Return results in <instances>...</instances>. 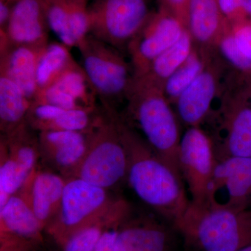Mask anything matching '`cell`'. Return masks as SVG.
Wrapping results in <instances>:
<instances>
[{
    "label": "cell",
    "mask_w": 251,
    "mask_h": 251,
    "mask_svg": "<svg viewBox=\"0 0 251 251\" xmlns=\"http://www.w3.org/2000/svg\"><path fill=\"white\" fill-rule=\"evenodd\" d=\"M127 111L153 151L176 173L181 135L176 115L163 85L147 75H134L127 95Z\"/></svg>",
    "instance_id": "2"
},
{
    "label": "cell",
    "mask_w": 251,
    "mask_h": 251,
    "mask_svg": "<svg viewBox=\"0 0 251 251\" xmlns=\"http://www.w3.org/2000/svg\"><path fill=\"white\" fill-rule=\"evenodd\" d=\"M117 229H105L94 251H114Z\"/></svg>",
    "instance_id": "32"
},
{
    "label": "cell",
    "mask_w": 251,
    "mask_h": 251,
    "mask_svg": "<svg viewBox=\"0 0 251 251\" xmlns=\"http://www.w3.org/2000/svg\"><path fill=\"white\" fill-rule=\"evenodd\" d=\"M221 58L229 64L236 72L243 75H251V62L239 49L232 33V27L221 36L216 46Z\"/></svg>",
    "instance_id": "25"
},
{
    "label": "cell",
    "mask_w": 251,
    "mask_h": 251,
    "mask_svg": "<svg viewBox=\"0 0 251 251\" xmlns=\"http://www.w3.org/2000/svg\"><path fill=\"white\" fill-rule=\"evenodd\" d=\"M103 188L76 177L66 182L58 211V219L50 232L60 244L80 229L100 223L108 203Z\"/></svg>",
    "instance_id": "8"
},
{
    "label": "cell",
    "mask_w": 251,
    "mask_h": 251,
    "mask_svg": "<svg viewBox=\"0 0 251 251\" xmlns=\"http://www.w3.org/2000/svg\"><path fill=\"white\" fill-rule=\"evenodd\" d=\"M194 48L192 37L186 29L179 40L158 56L143 75H148L163 85L167 79L187 59Z\"/></svg>",
    "instance_id": "21"
},
{
    "label": "cell",
    "mask_w": 251,
    "mask_h": 251,
    "mask_svg": "<svg viewBox=\"0 0 251 251\" xmlns=\"http://www.w3.org/2000/svg\"><path fill=\"white\" fill-rule=\"evenodd\" d=\"M89 0H44L51 31L69 49L89 34Z\"/></svg>",
    "instance_id": "14"
},
{
    "label": "cell",
    "mask_w": 251,
    "mask_h": 251,
    "mask_svg": "<svg viewBox=\"0 0 251 251\" xmlns=\"http://www.w3.org/2000/svg\"><path fill=\"white\" fill-rule=\"evenodd\" d=\"M171 247L170 231L149 219L130 221L117 229L114 251H170Z\"/></svg>",
    "instance_id": "17"
},
{
    "label": "cell",
    "mask_w": 251,
    "mask_h": 251,
    "mask_svg": "<svg viewBox=\"0 0 251 251\" xmlns=\"http://www.w3.org/2000/svg\"><path fill=\"white\" fill-rule=\"evenodd\" d=\"M65 184L60 176L50 173H39L33 180L27 202L43 227L59 211Z\"/></svg>",
    "instance_id": "18"
},
{
    "label": "cell",
    "mask_w": 251,
    "mask_h": 251,
    "mask_svg": "<svg viewBox=\"0 0 251 251\" xmlns=\"http://www.w3.org/2000/svg\"><path fill=\"white\" fill-rule=\"evenodd\" d=\"M98 223L77 231L62 244L63 251H94L105 229Z\"/></svg>",
    "instance_id": "27"
},
{
    "label": "cell",
    "mask_w": 251,
    "mask_h": 251,
    "mask_svg": "<svg viewBox=\"0 0 251 251\" xmlns=\"http://www.w3.org/2000/svg\"><path fill=\"white\" fill-rule=\"evenodd\" d=\"M178 158L180 172L187 185L190 204L209 205V187L216 164L210 137L201 126L188 127L181 135Z\"/></svg>",
    "instance_id": "9"
},
{
    "label": "cell",
    "mask_w": 251,
    "mask_h": 251,
    "mask_svg": "<svg viewBox=\"0 0 251 251\" xmlns=\"http://www.w3.org/2000/svg\"><path fill=\"white\" fill-rule=\"evenodd\" d=\"M186 29L179 18L166 10L151 15L127 49L134 75L145 74L151 62L179 40Z\"/></svg>",
    "instance_id": "11"
},
{
    "label": "cell",
    "mask_w": 251,
    "mask_h": 251,
    "mask_svg": "<svg viewBox=\"0 0 251 251\" xmlns=\"http://www.w3.org/2000/svg\"><path fill=\"white\" fill-rule=\"evenodd\" d=\"M75 62L69 49L62 43H51L44 48L38 61L36 82L38 91L45 89Z\"/></svg>",
    "instance_id": "23"
},
{
    "label": "cell",
    "mask_w": 251,
    "mask_h": 251,
    "mask_svg": "<svg viewBox=\"0 0 251 251\" xmlns=\"http://www.w3.org/2000/svg\"><path fill=\"white\" fill-rule=\"evenodd\" d=\"M242 11L244 21H251V0H243L242 4Z\"/></svg>",
    "instance_id": "33"
},
{
    "label": "cell",
    "mask_w": 251,
    "mask_h": 251,
    "mask_svg": "<svg viewBox=\"0 0 251 251\" xmlns=\"http://www.w3.org/2000/svg\"><path fill=\"white\" fill-rule=\"evenodd\" d=\"M21 87L4 75H0V123L7 135L24 125L31 105Z\"/></svg>",
    "instance_id": "20"
},
{
    "label": "cell",
    "mask_w": 251,
    "mask_h": 251,
    "mask_svg": "<svg viewBox=\"0 0 251 251\" xmlns=\"http://www.w3.org/2000/svg\"><path fill=\"white\" fill-rule=\"evenodd\" d=\"M248 208H249V209H251V198L250 200V202H249V207Z\"/></svg>",
    "instance_id": "36"
},
{
    "label": "cell",
    "mask_w": 251,
    "mask_h": 251,
    "mask_svg": "<svg viewBox=\"0 0 251 251\" xmlns=\"http://www.w3.org/2000/svg\"><path fill=\"white\" fill-rule=\"evenodd\" d=\"M216 112H211L216 133L210 138L216 161L251 157V100L242 74L225 79ZM207 118V119H208Z\"/></svg>",
    "instance_id": "4"
},
{
    "label": "cell",
    "mask_w": 251,
    "mask_h": 251,
    "mask_svg": "<svg viewBox=\"0 0 251 251\" xmlns=\"http://www.w3.org/2000/svg\"><path fill=\"white\" fill-rule=\"evenodd\" d=\"M49 29L44 0H14L6 31L0 34V47L46 46Z\"/></svg>",
    "instance_id": "13"
},
{
    "label": "cell",
    "mask_w": 251,
    "mask_h": 251,
    "mask_svg": "<svg viewBox=\"0 0 251 251\" xmlns=\"http://www.w3.org/2000/svg\"><path fill=\"white\" fill-rule=\"evenodd\" d=\"M11 1H14V0H11Z\"/></svg>",
    "instance_id": "37"
},
{
    "label": "cell",
    "mask_w": 251,
    "mask_h": 251,
    "mask_svg": "<svg viewBox=\"0 0 251 251\" xmlns=\"http://www.w3.org/2000/svg\"><path fill=\"white\" fill-rule=\"evenodd\" d=\"M237 251H251V245L242 248V249H239V250H238Z\"/></svg>",
    "instance_id": "35"
},
{
    "label": "cell",
    "mask_w": 251,
    "mask_h": 251,
    "mask_svg": "<svg viewBox=\"0 0 251 251\" xmlns=\"http://www.w3.org/2000/svg\"><path fill=\"white\" fill-rule=\"evenodd\" d=\"M232 27L220 9L218 0H190L186 28L195 46L204 50H212Z\"/></svg>",
    "instance_id": "15"
},
{
    "label": "cell",
    "mask_w": 251,
    "mask_h": 251,
    "mask_svg": "<svg viewBox=\"0 0 251 251\" xmlns=\"http://www.w3.org/2000/svg\"><path fill=\"white\" fill-rule=\"evenodd\" d=\"M93 108H77L64 110L62 115L54 120L46 130H71L87 132L92 128L90 113Z\"/></svg>",
    "instance_id": "26"
},
{
    "label": "cell",
    "mask_w": 251,
    "mask_h": 251,
    "mask_svg": "<svg viewBox=\"0 0 251 251\" xmlns=\"http://www.w3.org/2000/svg\"><path fill=\"white\" fill-rule=\"evenodd\" d=\"M244 79H245L246 87H247L248 94H249L251 100V75H248V76L244 75Z\"/></svg>",
    "instance_id": "34"
},
{
    "label": "cell",
    "mask_w": 251,
    "mask_h": 251,
    "mask_svg": "<svg viewBox=\"0 0 251 251\" xmlns=\"http://www.w3.org/2000/svg\"><path fill=\"white\" fill-rule=\"evenodd\" d=\"M108 120H98L88 132L85 156L77 166V177L104 189L112 187L127 177L128 155L113 110H105Z\"/></svg>",
    "instance_id": "6"
},
{
    "label": "cell",
    "mask_w": 251,
    "mask_h": 251,
    "mask_svg": "<svg viewBox=\"0 0 251 251\" xmlns=\"http://www.w3.org/2000/svg\"><path fill=\"white\" fill-rule=\"evenodd\" d=\"M211 50H204L195 46L189 57L163 83V92L168 101L175 103L205 67Z\"/></svg>",
    "instance_id": "22"
},
{
    "label": "cell",
    "mask_w": 251,
    "mask_h": 251,
    "mask_svg": "<svg viewBox=\"0 0 251 251\" xmlns=\"http://www.w3.org/2000/svg\"><path fill=\"white\" fill-rule=\"evenodd\" d=\"M1 234H11L25 239L40 237L42 225L29 202L22 198L13 196L0 208Z\"/></svg>",
    "instance_id": "19"
},
{
    "label": "cell",
    "mask_w": 251,
    "mask_h": 251,
    "mask_svg": "<svg viewBox=\"0 0 251 251\" xmlns=\"http://www.w3.org/2000/svg\"><path fill=\"white\" fill-rule=\"evenodd\" d=\"M161 9L179 18L186 27V14L190 0H160Z\"/></svg>",
    "instance_id": "31"
},
{
    "label": "cell",
    "mask_w": 251,
    "mask_h": 251,
    "mask_svg": "<svg viewBox=\"0 0 251 251\" xmlns=\"http://www.w3.org/2000/svg\"><path fill=\"white\" fill-rule=\"evenodd\" d=\"M0 167V208L25 183L31 172L10 155Z\"/></svg>",
    "instance_id": "24"
},
{
    "label": "cell",
    "mask_w": 251,
    "mask_h": 251,
    "mask_svg": "<svg viewBox=\"0 0 251 251\" xmlns=\"http://www.w3.org/2000/svg\"><path fill=\"white\" fill-rule=\"evenodd\" d=\"M77 49L82 68L96 96L106 110H115V103L126 99L134 71L124 52L88 34Z\"/></svg>",
    "instance_id": "5"
},
{
    "label": "cell",
    "mask_w": 251,
    "mask_h": 251,
    "mask_svg": "<svg viewBox=\"0 0 251 251\" xmlns=\"http://www.w3.org/2000/svg\"><path fill=\"white\" fill-rule=\"evenodd\" d=\"M89 132V131H88ZM88 133L85 139L63 144L54 148L47 149L53 155L54 161L62 168H72L77 166L87 150Z\"/></svg>",
    "instance_id": "28"
},
{
    "label": "cell",
    "mask_w": 251,
    "mask_h": 251,
    "mask_svg": "<svg viewBox=\"0 0 251 251\" xmlns=\"http://www.w3.org/2000/svg\"><path fill=\"white\" fill-rule=\"evenodd\" d=\"M89 34L121 52L148 23V0H94L88 5Z\"/></svg>",
    "instance_id": "7"
},
{
    "label": "cell",
    "mask_w": 251,
    "mask_h": 251,
    "mask_svg": "<svg viewBox=\"0 0 251 251\" xmlns=\"http://www.w3.org/2000/svg\"><path fill=\"white\" fill-rule=\"evenodd\" d=\"M46 46L6 45L0 47V75L17 84L31 101L38 92V61Z\"/></svg>",
    "instance_id": "16"
},
{
    "label": "cell",
    "mask_w": 251,
    "mask_h": 251,
    "mask_svg": "<svg viewBox=\"0 0 251 251\" xmlns=\"http://www.w3.org/2000/svg\"><path fill=\"white\" fill-rule=\"evenodd\" d=\"M243 0H218L220 9L231 25L243 22Z\"/></svg>",
    "instance_id": "30"
},
{
    "label": "cell",
    "mask_w": 251,
    "mask_h": 251,
    "mask_svg": "<svg viewBox=\"0 0 251 251\" xmlns=\"http://www.w3.org/2000/svg\"><path fill=\"white\" fill-rule=\"evenodd\" d=\"M176 229L198 251H237L251 245V209L190 204Z\"/></svg>",
    "instance_id": "3"
},
{
    "label": "cell",
    "mask_w": 251,
    "mask_h": 251,
    "mask_svg": "<svg viewBox=\"0 0 251 251\" xmlns=\"http://www.w3.org/2000/svg\"><path fill=\"white\" fill-rule=\"evenodd\" d=\"M211 50L205 67L174 105L178 119L186 127L201 126L210 115L224 81V66Z\"/></svg>",
    "instance_id": "10"
},
{
    "label": "cell",
    "mask_w": 251,
    "mask_h": 251,
    "mask_svg": "<svg viewBox=\"0 0 251 251\" xmlns=\"http://www.w3.org/2000/svg\"><path fill=\"white\" fill-rule=\"evenodd\" d=\"M251 198V157H229L216 161L208 206L247 209Z\"/></svg>",
    "instance_id": "12"
},
{
    "label": "cell",
    "mask_w": 251,
    "mask_h": 251,
    "mask_svg": "<svg viewBox=\"0 0 251 251\" xmlns=\"http://www.w3.org/2000/svg\"><path fill=\"white\" fill-rule=\"evenodd\" d=\"M114 116L128 155L126 179L130 187L176 229L190 205L183 178L116 112Z\"/></svg>",
    "instance_id": "1"
},
{
    "label": "cell",
    "mask_w": 251,
    "mask_h": 251,
    "mask_svg": "<svg viewBox=\"0 0 251 251\" xmlns=\"http://www.w3.org/2000/svg\"><path fill=\"white\" fill-rule=\"evenodd\" d=\"M232 31L239 49L251 62V21L234 25Z\"/></svg>",
    "instance_id": "29"
}]
</instances>
